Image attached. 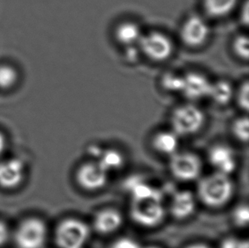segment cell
I'll use <instances>...</instances> for the list:
<instances>
[{
    "instance_id": "6da1fadb",
    "label": "cell",
    "mask_w": 249,
    "mask_h": 248,
    "mask_svg": "<svg viewBox=\"0 0 249 248\" xmlns=\"http://www.w3.org/2000/svg\"><path fill=\"white\" fill-rule=\"evenodd\" d=\"M235 186L230 175L214 172L201 178L197 185V196L203 204L219 208L227 204L232 198Z\"/></svg>"
},
{
    "instance_id": "7a4b0ae2",
    "label": "cell",
    "mask_w": 249,
    "mask_h": 248,
    "mask_svg": "<svg viewBox=\"0 0 249 248\" xmlns=\"http://www.w3.org/2000/svg\"><path fill=\"white\" fill-rule=\"evenodd\" d=\"M129 214L132 220L145 228L160 225L166 216L161 192L150 197L132 199Z\"/></svg>"
},
{
    "instance_id": "3957f363",
    "label": "cell",
    "mask_w": 249,
    "mask_h": 248,
    "mask_svg": "<svg viewBox=\"0 0 249 248\" xmlns=\"http://www.w3.org/2000/svg\"><path fill=\"white\" fill-rule=\"evenodd\" d=\"M49 235L46 223L38 217H27L17 225L12 233L17 248H44Z\"/></svg>"
},
{
    "instance_id": "277c9868",
    "label": "cell",
    "mask_w": 249,
    "mask_h": 248,
    "mask_svg": "<svg viewBox=\"0 0 249 248\" xmlns=\"http://www.w3.org/2000/svg\"><path fill=\"white\" fill-rule=\"evenodd\" d=\"M89 235L90 229L83 220L64 218L54 229V243L58 248H84Z\"/></svg>"
},
{
    "instance_id": "5b68a950",
    "label": "cell",
    "mask_w": 249,
    "mask_h": 248,
    "mask_svg": "<svg viewBox=\"0 0 249 248\" xmlns=\"http://www.w3.org/2000/svg\"><path fill=\"white\" fill-rule=\"evenodd\" d=\"M205 122L204 111L192 103L181 105L175 108L170 117L171 130L179 137L191 136L198 133Z\"/></svg>"
},
{
    "instance_id": "8992f818",
    "label": "cell",
    "mask_w": 249,
    "mask_h": 248,
    "mask_svg": "<svg viewBox=\"0 0 249 248\" xmlns=\"http://www.w3.org/2000/svg\"><path fill=\"white\" fill-rule=\"evenodd\" d=\"M168 168L176 179L191 182L200 178L202 162L198 155L191 151H177L169 157Z\"/></svg>"
},
{
    "instance_id": "52a82bcc",
    "label": "cell",
    "mask_w": 249,
    "mask_h": 248,
    "mask_svg": "<svg viewBox=\"0 0 249 248\" xmlns=\"http://www.w3.org/2000/svg\"><path fill=\"white\" fill-rule=\"evenodd\" d=\"M138 47L145 57L155 62L167 61L175 50L171 38L159 31L143 34L139 41Z\"/></svg>"
},
{
    "instance_id": "ba28073f",
    "label": "cell",
    "mask_w": 249,
    "mask_h": 248,
    "mask_svg": "<svg viewBox=\"0 0 249 248\" xmlns=\"http://www.w3.org/2000/svg\"><path fill=\"white\" fill-rule=\"evenodd\" d=\"M75 179L78 186L87 191H97L106 186L108 173L97 161H87L78 167Z\"/></svg>"
},
{
    "instance_id": "9c48e42d",
    "label": "cell",
    "mask_w": 249,
    "mask_h": 248,
    "mask_svg": "<svg viewBox=\"0 0 249 248\" xmlns=\"http://www.w3.org/2000/svg\"><path fill=\"white\" fill-rule=\"evenodd\" d=\"M210 36V27L203 18L198 16L188 17L182 25L180 38L190 48L202 47Z\"/></svg>"
},
{
    "instance_id": "30bf717a",
    "label": "cell",
    "mask_w": 249,
    "mask_h": 248,
    "mask_svg": "<svg viewBox=\"0 0 249 248\" xmlns=\"http://www.w3.org/2000/svg\"><path fill=\"white\" fill-rule=\"evenodd\" d=\"M25 165L17 158L0 161V188L11 191L19 187L25 179Z\"/></svg>"
},
{
    "instance_id": "8fae6325",
    "label": "cell",
    "mask_w": 249,
    "mask_h": 248,
    "mask_svg": "<svg viewBox=\"0 0 249 248\" xmlns=\"http://www.w3.org/2000/svg\"><path fill=\"white\" fill-rule=\"evenodd\" d=\"M181 94L190 101H198L209 97L212 82L209 77L199 71H189L183 75Z\"/></svg>"
},
{
    "instance_id": "7c38bea8",
    "label": "cell",
    "mask_w": 249,
    "mask_h": 248,
    "mask_svg": "<svg viewBox=\"0 0 249 248\" xmlns=\"http://www.w3.org/2000/svg\"><path fill=\"white\" fill-rule=\"evenodd\" d=\"M209 161L216 172L231 175L236 170V159L232 148L226 144H216L209 151Z\"/></svg>"
},
{
    "instance_id": "4fadbf2b",
    "label": "cell",
    "mask_w": 249,
    "mask_h": 248,
    "mask_svg": "<svg viewBox=\"0 0 249 248\" xmlns=\"http://www.w3.org/2000/svg\"><path fill=\"white\" fill-rule=\"evenodd\" d=\"M124 223L120 212L114 208H105L98 211L93 219V226L101 235H110L118 231Z\"/></svg>"
},
{
    "instance_id": "5bb4252c",
    "label": "cell",
    "mask_w": 249,
    "mask_h": 248,
    "mask_svg": "<svg viewBox=\"0 0 249 248\" xmlns=\"http://www.w3.org/2000/svg\"><path fill=\"white\" fill-rule=\"evenodd\" d=\"M196 198L192 192L189 191H178L171 198L169 211L176 219H186L195 213Z\"/></svg>"
},
{
    "instance_id": "9a60e30c",
    "label": "cell",
    "mask_w": 249,
    "mask_h": 248,
    "mask_svg": "<svg viewBox=\"0 0 249 248\" xmlns=\"http://www.w3.org/2000/svg\"><path fill=\"white\" fill-rule=\"evenodd\" d=\"M179 136L174 131H160L152 139V146L160 154L170 157L178 151Z\"/></svg>"
},
{
    "instance_id": "2e32d148",
    "label": "cell",
    "mask_w": 249,
    "mask_h": 248,
    "mask_svg": "<svg viewBox=\"0 0 249 248\" xmlns=\"http://www.w3.org/2000/svg\"><path fill=\"white\" fill-rule=\"evenodd\" d=\"M114 35L118 43L128 47L138 44L143 34L138 24L133 21H124L117 26Z\"/></svg>"
},
{
    "instance_id": "e0dca14e",
    "label": "cell",
    "mask_w": 249,
    "mask_h": 248,
    "mask_svg": "<svg viewBox=\"0 0 249 248\" xmlns=\"http://www.w3.org/2000/svg\"><path fill=\"white\" fill-rule=\"evenodd\" d=\"M236 91L229 81L218 80L211 84L209 98L218 106H226L231 101Z\"/></svg>"
},
{
    "instance_id": "ac0fdd59",
    "label": "cell",
    "mask_w": 249,
    "mask_h": 248,
    "mask_svg": "<svg viewBox=\"0 0 249 248\" xmlns=\"http://www.w3.org/2000/svg\"><path fill=\"white\" fill-rule=\"evenodd\" d=\"M238 0H203V8L209 17L221 18L236 8Z\"/></svg>"
},
{
    "instance_id": "d6986e66",
    "label": "cell",
    "mask_w": 249,
    "mask_h": 248,
    "mask_svg": "<svg viewBox=\"0 0 249 248\" xmlns=\"http://www.w3.org/2000/svg\"><path fill=\"white\" fill-rule=\"evenodd\" d=\"M97 161L106 171L109 173L123 168L125 162L124 156L122 154L121 151L116 149H106L97 158Z\"/></svg>"
},
{
    "instance_id": "ffe728a7",
    "label": "cell",
    "mask_w": 249,
    "mask_h": 248,
    "mask_svg": "<svg viewBox=\"0 0 249 248\" xmlns=\"http://www.w3.org/2000/svg\"><path fill=\"white\" fill-rule=\"evenodd\" d=\"M183 80H184V77L181 74L169 71L163 74L161 79V84H162V87L168 92L181 94Z\"/></svg>"
},
{
    "instance_id": "44dd1931",
    "label": "cell",
    "mask_w": 249,
    "mask_h": 248,
    "mask_svg": "<svg viewBox=\"0 0 249 248\" xmlns=\"http://www.w3.org/2000/svg\"><path fill=\"white\" fill-rule=\"evenodd\" d=\"M17 71L8 65H0V89H9L17 81Z\"/></svg>"
},
{
    "instance_id": "7402d4cb",
    "label": "cell",
    "mask_w": 249,
    "mask_h": 248,
    "mask_svg": "<svg viewBox=\"0 0 249 248\" xmlns=\"http://www.w3.org/2000/svg\"><path fill=\"white\" fill-rule=\"evenodd\" d=\"M232 134L236 140L247 143L249 141V118L248 117H242L237 118L236 121H234L232 124Z\"/></svg>"
},
{
    "instance_id": "603a6c76",
    "label": "cell",
    "mask_w": 249,
    "mask_h": 248,
    "mask_svg": "<svg viewBox=\"0 0 249 248\" xmlns=\"http://www.w3.org/2000/svg\"><path fill=\"white\" fill-rule=\"evenodd\" d=\"M234 53L243 61H248L249 55V37L247 35H238L232 44Z\"/></svg>"
},
{
    "instance_id": "cb8c5ba5",
    "label": "cell",
    "mask_w": 249,
    "mask_h": 248,
    "mask_svg": "<svg viewBox=\"0 0 249 248\" xmlns=\"http://www.w3.org/2000/svg\"><path fill=\"white\" fill-rule=\"evenodd\" d=\"M232 220L235 225L240 228H244L249 225V208L247 204L237 206L232 213Z\"/></svg>"
},
{
    "instance_id": "d4e9b609",
    "label": "cell",
    "mask_w": 249,
    "mask_h": 248,
    "mask_svg": "<svg viewBox=\"0 0 249 248\" xmlns=\"http://www.w3.org/2000/svg\"><path fill=\"white\" fill-rule=\"evenodd\" d=\"M237 104L243 111H248L249 106V81H245L241 84L237 92L235 93Z\"/></svg>"
},
{
    "instance_id": "484cf974",
    "label": "cell",
    "mask_w": 249,
    "mask_h": 248,
    "mask_svg": "<svg viewBox=\"0 0 249 248\" xmlns=\"http://www.w3.org/2000/svg\"><path fill=\"white\" fill-rule=\"evenodd\" d=\"M219 248H249V241L239 237H227L223 240Z\"/></svg>"
},
{
    "instance_id": "4316f807",
    "label": "cell",
    "mask_w": 249,
    "mask_h": 248,
    "mask_svg": "<svg viewBox=\"0 0 249 248\" xmlns=\"http://www.w3.org/2000/svg\"><path fill=\"white\" fill-rule=\"evenodd\" d=\"M111 248H142L134 239L123 237L112 243Z\"/></svg>"
},
{
    "instance_id": "83f0119b",
    "label": "cell",
    "mask_w": 249,
    "mask_h": 248,
    "mask_svg": "<svg viewBox=\"0 0 249 248\" xmlns=\"http://www.w3.org/2000/svg\"><path fill=\"white\" fill-rule=\"evenodd\" d=\"M10 238V230L5 222L0 220V248L6 244Z\"/></svg>"
},
{
    "instance_id": "f1b7e54d",
    "label": "cell",
    "mask_w": 249,
    "mask_h": 248,
    "mask_svg": "<svg viewBox=\"0 0 249 248\" xmlns=\"http://www.w3.org/2000/svg\"><path fill=\"white\" fill-rule=\"evenodd\" d=\"M128 50L126 51V55H127V60L130 61H136V59L139 56V52H141L140 49H137L136 46H128Z\"/></svg>"
},
{
    "instance_id": "f546056e",
    "label": "cell",
    "mask_w": 249,
    "mask_h": 248,
    "mask_svg": "<svg viewBox=\"0 0 249 248\" xmlns=\"http://www.w3.org/2000/svg\"><path fill=\"white\" fill-rule=\"evenodd\" d=\"M240 20L243 22L244 26L249 25V1L247 0L244 5L243 7V10L241 11V16H240Z\"/></svg>"
},
{
    "instance_id": "4dcf8cb0",
    "label": "cell",
    "mask_w": 249,
    "mask_h": 248,
    "mask_svg": "<svg viewBox=\"0 0 249 248\" xmlns=\"http://www.w3.org/2000/svg\"><path fill=\"white\" fill-rule=\"evenodd\" d=\"M103 151V149H101L100 146L95 145V144H92L89 147V151L93 157L94 158H98L100 157V155L101 154V152Z\"/></svg>"
},
{
    "instance_id": "1f68e13d",
    "label": "cell",
    "mask_w": 249,
    "mask_h": 248,
    "mask_svg": "<svg viewBox=\"0 0 249 248\" xmlns=\"http://www.w3.org/2000/svg\"><path fill=\"white\" fill-rule=\"evenodd\" d=\"M6 139L4 137L1 132H0V157L3 154V152L5 151L6 149Z\"/></svg>"
},
{
    "instance_id": "d6a6232c",
    "label": "cell",
    "mask_w": 249,
    "mask_h": 248,
    "mask_svg": "<svg viewBox=\"0 0 249 248\" xmlns=\"http://www.w3.org/2000/svg\"><path fill=\"white\" fill-rule=\"evenodd\" d=\"M185 248H211L209 246L203 244V243H193L187 246Z\"/></svg>"
}]
</instances>
